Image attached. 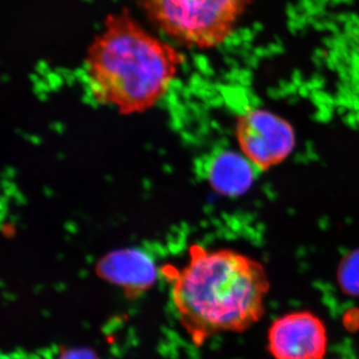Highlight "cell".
Here are the masks:
<instances>
[{"label": "cell", "mask_w": 359, "mask_h": 359, "mask_svg": "<svg viewBox=\"0 0 359 359\" xmlns=\"http://www.w3.org/2000/svg\"><path fill=\"white\" fill-rule=\"evenodd\" d=\"M271 289L263 264L233 250L190 249L175 276L172 299L195 344L212 335L243 332L259 321Z\"/></svg>", "instance_id": "obj_1"}, {"label": "cell", "mask_w": 359, "mask_h": 359, "mask_svg": "<svg viewBox=\"0 0 359 359\" xmlns=\"http://www.w3.org/2000/svg\"><path fill=\"white\" fill-rule=\"evenodd\" d=\"M183 63L174 45L123 11L106 18L89 45L85 76L97 103L132 115L151 109L166 95Z\"/></svg>", "instance_id": "obj_2"}, {"label": "cell", "mask_w": 359, "mask_h": 359, "mask_svg": "<svg viewBox=\"0 0 359 359\" xmlns=\"http://www.w3.org/2000/svg\"><path fill=\"white\" fill-rule=\"evenodd\" d=\"M252 0H139L151 22L179 43L216 48L235 32Z\"/></svg>", "instance_id": "obj_3"}, {"label": "cell", "mask_w": 359, "mask_h": 359, "mask_svg": "<svg viewBox=\"0 0 359 359\" xmlns=\"http://www.w3.org/2000/svg\"><path fill=\"white\" fill-rule=\"evenodd\" d=\"M236 137L242 154L259 171L287 159L295 145L294 131L290 123L263 109L249 110L241 115Z\"/></svg>", "instance_id": "obj_4"}, {"label": "cell", "mask_w": 359, "mask_h": 359, "mask_svg": "<svg viewBox=\"0 0 359 359\" xmlns=\"http://www.w3.org/2000/svg\"><path fill=\"white\" fill-rule=\"evenodd\" d=\"M268 348L273 359H325L328 351L327 325L311 311L283 314L269 328Z\"/></svg>", "instance_id": "obj_5"}, {"label": "cell", "mask_w": 359, "mask_h": 359, "mask_svg": "<svg viewBox=\"0 0 359 359\" xmlns=\"http://www.w3.org/2000/svg\"><path fill=\"white\" fill-rule=\"evenodd\" d=\"M96 273L106 282L122 287L128 294L150 290L157 280L154 262L138 249L113 250L99 259Z\"/></svg>", "instance_id": "obj_6"}, {"label": "cell", "mask_w": 359, "mask_h": 359, "mask_svg": "<svg viewBox=\"0 0 359 359\" xmlns=\"http://www.w3.org/2000/svg\"><path fill=\"white\" fill-rule=\"evenodd\" d=\"M256 170L244 155L223 150L212 153L205 161L204 176L215 192L238 196L252 185Z\"/></svg>", "instance_id": "obj_7"}, {"label": "cell", "mask_w": 359, "mask_h": 359, "mask_svg": "<svg viewBox=\"0 0 359 359\" xmlns=\"http://www.w3.org/2000/svg\"><path fill=\"white\" fill-rule=\"evenodd\" d=\"M337 282L344 294L359 297V250L346 257L340 264Z\"/></svg>", "instance_id": "obj_8"}, {"label": "cell", "mask_w": 359, "mask_h": 359, "mask_svg": "<svg viewBox=\"0 0 359 359\" xmlns=\"http://www.w3.org/2000/svg\"><path fill=\"white\" fill-rule=\"evenodd\" d=\"M58 359H97L94 351L85 347H73L65 349L59 354Z\"/></svg>", "instance_id": "obj_9"}]
</instances>
